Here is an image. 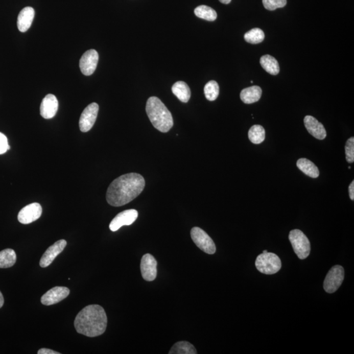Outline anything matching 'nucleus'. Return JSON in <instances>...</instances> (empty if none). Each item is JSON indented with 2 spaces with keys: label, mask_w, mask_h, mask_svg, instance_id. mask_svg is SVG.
Listing matches in <instances>:
<instances>
[{
  "label": "nucleus",
  "mask_w": 354,
  "mask_h": 354,
  "mask_svg": "<svg viewBox=\"0 0 354 354\" xmlns=\"http://www.w3.org/2000/svg\"><path fill=\"white\" fill-rule=\"evenodd\" d=\"M191 234L192 240H193L194 244L201 251L209 254L215 253L216 246H215L214 240L204 230L199 227H194L191 230Z\"/></svg>",
  "instance_id": "6"
},
{
  "label": "nucleus",
  "mask_w": 354,
  "mask_h": 354,
  "mask_svg": "<svg viewBox=\"0 0 354 354\" xmlns=\"http://www.w3.org/2000/svg\"><path fill=\"white\" fill-rule=\"evenodd\" d=\"M197 351L193 344L186 341H180L171 348L170 354H196Z\"/></svg>",
  "instance_id": "23"
},
{
  "label": "nucleus",
  "mask_w": 354,
  "mask_h": 354,
  "mask_svg": "<svg viewBox=\"0 0 354 354\" xmlns=\"http://www.w3.org/2000/svg\"><path fill=\"white\" fill-rule=\"evenodd\" d=\"M289 239L298 258L303 260L309 256L311 250V243L301 230L297 229L291 230L289 233Z\"/></svg>",
  "instance_id": "5"
},
{
  "label": "nucleus",
  "mask_w": 354,
  "mask_h": 354,
  "mask_svg": "<svg viewBox=\"0 0 354 354\" xmlns=\"http://www.w3.org/2000/svg\"><path fill=\"white\" fill-rule=\"evenodd\" d=\"M298 168L305 175L311 178H318L319 175V171L317 166L313 162L309 160L306 158L298 159L297 163Z\"/></svg>",
  "instance_id": "20"
},
{
  "label": "nucleus",
  "mask_w": 354,
  "mask_h": 354,
  "mask_svg": "<svg viewBox=\"0 0 354 354\" xmlns=\"http://www.w3.org/2000/svg\"><path fill=\"white\" fill-rule=\"evenodd\" d=\"M42 207L38 203H32L25 206L18 213V220L20 223L29 224L40 218Z\"/></svg>",
  "instance_id": "9"
},
{
  "label": "nucleus",
  "mask_w": 354,
  "mask_h": 354,
  "mask_svg": "<svg viewBox=\"0 0 354 354\" xmlns=\"http://www.w3.org/2000/svg\"><path fill=\"white\" fill-rule=\"evenodd\" d=\"M4 304V299L3 295H2L1 291H0V309H1V308L2 306H3Z\"/></svg>",
  "instance_id": "33"
},
{
  "label": "nucleus",
  "mask_w": 354,
  "mask_h": 354,
  "mask_svg": "<svg viewBox=\"0 0 354 354\" xmlns=\"http://www.w3.org/2000/svg\"><path fill=\"white\" fill-rule=\"evenodd\" d=\"M345 154L346 161L349 163H352L354 161V138H349L346 143Z\"/></svg>",
  "instance_id": "29"
},
{
  "label": "nucleus",
  "mask_w": 354,
  "mask_h": 354,
  "mask_svg": "<svg viewBox=\"0 0 354 354\" xmlns=\"http://www.w3.org/2000/svg\"><path fill=\"white\" fill-rule=\"evenodd\" d=\"M9 149L8 138L4 134L0 133V155L6 153Z\"/></svg>",
  "instance_id": "30"
},
{
  "label": "nucleus",
  "mask_w": 354,
  "mask_h": 354,
  "mask_svg": "<svg viewBox=\"0 0 354 354\" xmlns=\"http://www.w3.org/2000/svg\"><path fill=\"white\" fill-rule=\"evenodd\" d=\"M262 89L259 86L249 87L243 89L240 93L241 100L245 104H252L260 100Z\"/></svg>",
  "instance_id": "18"
},
{
  "label": "nucleus",
  "mask_w": 354,
  "mask_h": 354,
  "mask_svg": "<svg viewBox=\"0 0 354 354\" xmlns=\"http://www.w3.org/2000/svg\"><path fill=\"white\" fill-rule=\"evenodd\" d=\"M204 93L206 99L209 101L216 100L219 95L218 83L214 80L210 81L204 87Z\"/></svg>",
  "instance_id": "27"
},
{
  "label": "nucleus",
  "mask_w": 354,
  "mask_h": 354,
  "mask_svg": "<svg viewBox=\"0 0 354 354\" xmlns=\"http://www.w3.org/2000/svg\"><path fill=\"white\" fill-rule=\"evenodd\" d=\"M145 186L144 177L138 173L120 176L108 187L106 201L114 207L126 205L139 196Z\"/></svg>",
  "instance_id": "1"
},
{
  "label": "nucleus",
  "mask_w": 354,
  "mask_h": 354,
  "mask_svg": "<svg viewBox=\"0 0 354 354\" xmlns=\"http://www.w3.org/2000/svg\"><path fill=\"white\" fill-rule=\"evenodd\" d=\"M138 215L137 210L135 209L126 210L120 213L111 222L109 226L110 230L115 232L123 226L131 225L137 219Z\"/></svg>",
  "instance_id": "10"
},
{
  "label": "nucleus",
  "mask_w": 354,
  "mask_h": 354,
  "mask_svg": "<svg viewBox=\"0 0 354 354\" xmlns=\"http://www.w3.org/2000/svg\"><path fill=\"white\" fill-rule=\"evenodd\" d=\"M304 123L309 133L317 139L323 140L327 136L325 127L316 118L311 115H306L304 117Z\"/></svg>",
  "instance_id": "16"
},
{
  "label": "nucleus",
  "mask_w": 354,
  "mask_h": 354,
  "mask_svg": "<svg viewBox=\"0 0 354 354\" xmlns=\"http://www.w3.org/2000/svg\"><path fill=\"white\" fill-rule=\"evenodd\" d=\"M157 263L152 254H146L141 259L140 271L143 279L152 281L156 278Z\"/></svg>",
  "instance_id": "13"
},
{
  "label": "nucleus",
  "mask_w": 354,
  "mask_h": 354,
  "mask_svg": "<svg viewBox=\"0 0 354 354\" xmlns=\"http://www.w3.org/2000/svg\"><path fill=\"white\" fill-rule=\"evenodd\" d=\"M268 253V251H266V250H265V251H264L263 252V253Z\"/></svg>",
  "instance_id": "35"
},
{
  "label": "nucleus",
  "mask_w": 354,
  "mask_h": 354,
  "mask_svg": "<svg viewBox=\"0 0 354 354\" xmlns=\"http://www.w3.org/2000/svg\"><path fill=\"white\" fill-rule=\"evenodd\" d=\"M349 195H350V198L351 200H354V181L351 182L350 186H349Z\"/></svg>",
  "instance_id": "32"
},
{
  "label": "nucleus",
  "mask_w": 354,
  "mask_h": 354,
  "mask_svg": "<svg viewBox=\"0 0 354 354\" xmlns=\"http://www.w3.org/2000/svg\"><path fill=\"white\" fill-rule=\"evenodd\" d=\"M146 111L150 121L157 130L167 133L172 128V114L157 97H151L148 99Z\"/></svg>",
  "instance_id": "3"
},
{
  "label": "nucleus",
  "mask_w": 354,
  "mask_h": 354,
  "mask_svg": "<svg viewBox=\"0 0 354 354\" xmlns=\"http://www.w3.org/2000/svg\"><path fill=\"white\" fill-rule=\"evenodd\" d=\"M255 266L259 272L271 275L279 271L281 268V262L277 254L268 252L259 254L256 259Z\"/></svg>",
  "instance_id": "4"
},
{
  "label": "nucleus",
  "mask_w": 354,
  "mask_h": 354,
  "mask_svg": "<svg viewBox=\"0 0 354 354\" xmlns=\"http://www.w3.org/2000/svg\"><path fill=\"white\" fill-rule=\"evenodd\" d=\"M173 93L182 103H188L191 99V91L188 85L186 83L180 81L173 85Z\"/></svg>",
  "instance_id": "19"
},
{
  "label": "nucleus",
  "mask_w": 354,
  "mask_h": 354,
  "mask_svg": "<svg viewBox=\"0 0 354 354\" xmlns=\"http://www.w3.org/2000/svg\"><path fill=\"white\" fill-rule=\"evenodd\" d=\"M99 110V105L96 103L90 104L85 108L81 115L79 122L81 131L86 133L91 130L96 122Z\"/></svg>",
  "instance_id": "8"
},
{
  "label": "nucleus",
  "mask_w": 354,
  "mask_h": 354,
  "mask_svg": "<svg viewBox=\"0 0 354 354\" xmlns=\"http://www.w3.org/2000/svg\"><path fill=\"white\" fill-rule=\"evenodd\" d=\"M34 15L35 11L31 7H26L22 9L17 18V27L19 31L25 32L31 28Z\"/></svg>",
  "instance_id": "17"
},
{
  "label": "nucleus",
  "mask_w": 354,
  "mask_h": 354,
  "mask_svg": "<svg viewBox=\"0 0 354 354\" xmlns=\"http://www.w3.org/2000/svg\"><path fill=\"white\" fill-rule=\"evenodd\" d=\"M219 1L221 2L222 4H228L230 3L232 0H219Z\"/></svg>",
  "instance_id": "34"
},
{
  "label": "nucleus",
  "mask_w": 354,
  "mask_h": 354,
  "mask_svg": "<svg viewBox=\"0 0 354 354\" xmlns=\"http://www.w3.org/2000/svg\"><path fill=\"white\" fill-rule=\"evenodd\" d=\"M17 261V255L14 250L6 249L0 251V268L13 267Z\"/></svg>",
  "instance_id": "22"
},
{
  "label": "nucleus",
  "mask_w": 354,
  "mask_h": 354,
  "mask_svg": "<svg viewBox=\"0 0 354 354\" xmlns=\"http://www.w3.org/2000/svg\"><path fill=\"white\" fill-rule=\"evenodd\" d=\"M264 7L268 10L274 11L286 6L287 0H263Z\"/></svg>",
  "instance_id": "28"
},
{
  "label": "nucleus",
  "mask_w": 354,
  "mask_h": 354,
  "mask_svg": "<svg viewBox=\"0 0 354 354\" xmlns=\"http://www.w3.org/2000/svg\"><path fill=\"white\" fill-rule=\"evenodd\" d=\"M260 63L264 70L271 75H277L279 73L278 62L270 55H264L261 58Z\"/></svg>",
  "instance_id": "21"
},
{
  "label": "nucleus",
  "mask_w": 354,
  "mask_h": 354,
  "mask_svg": "<svg viewBox=\"0 0 354 354\" xmlns=\"http://www.w3.org/2000/svg\"><path fill=\"white\" fill-rule=\"evenodd\" d=\"M66 244V240H61L55 242L52 246L49 247L43 254L40 261H39L40 267L41 268L49 267L53 262L55 258L62 253V251L65 248Z\"/></svg>",
  "instance_id": "14"
},
{
  "label": "nucleus",
  "mask_w": 354,
  "mask_h": 354,
  "mask_svg": "<svg viewBox=\"0 0 354 354\" xmlns=\"http://www.w3.org/2000/svg\"><path fill=\"white\" fill-rule=\"evenodd\" d=\"M69 294L70 289L68 288L65 287H55L44 294L41 298V302L45 306L57 304L65 299Z\"/></svg>",
  "instance_id": "12"
},
{
  "label": "nucleus",
  "mask_w": 354,
  "mask_h": 354,
  "mask_svg": "<svg viewBox=\"0 0 354 354\" xmlns=\"http://www.w3.org/2000/svg\"><path fill=\"white\" fill-rule=\"evenodd\" d=\"M344 278V270L341 266L336 265L328 271L323 283L324 290L333 293L341 287Z\"/></svg>",
  "instance_id": "7"
},
{
  "label": "nucleus",
  "mask_w": 354,
  "mask_h": 354,
  "mask_svg": "<svg viewBox=\"0 0 354 354\" xmlns=\"http://www.w3.org/2000/svg\"><path fill=\"white\" fill-rule=\"evenodd\" d=\"M59 102L57 97L52 94H49L44 97L40 106V114L45 119H52L56 115Z\"/></svg>",
  "instance_id": "15"
},
{
  "label": "nucleus",
  "mask_w": 354,
  "mask_h": 354,
  "mask_svg": "<svg viewBox=\"0 0 354 354\" xmlns=\"http://www.w3.org/2000/svg\"><path fill=\"white\" fill-rule=\"evenodd\" d=\"M107 323V316L103 308L91 304L79 312L75 319V327L80 334L96 337L105 332Z\"/></svg>",
  "instance_id": "2"
},
{
  "label": "nucleus",
  "mask_w": 354,
  "mask_h": 354,
  "mask_svg": "<svg viewBox=\"0 0 354 354\" xmlns=\"http://www.w3.org/2000/svg\"><path fill=\"white\" fill-rule=\"evenodd\" d=\"M38 354H60L59 352L57 351H53L50 350V349L48 348H41L38 351Z\"/></svg>",
  "instance_id": "31"
},
{
  "label": "nucleus",
  "mask_w": 354,
  "mask_h": 354,
  "mask_svg": "<svg viewBox=\"0 0 354 354\" xmlns=\"http://www.w3.org/2000/svg\"><path fill=\"white\" fill-rule=\"evenodd\" d=\"M194 13L198 18L208 20V21H214L217 17L216 11L207 6L197 7L194 10Z\"/></svg>",
  "instance_id": "25"
},
{
  "label": "nucleus",
  "mask_w": 354,
  "mask_h": 354,
  "mask_svg": "<svg viewBox=\"0 0 354 354\" xmlns=\"http://www.w3.org/2000/svg\"><path fill=\"white\" fill-rule=\"evenodd\" d=\"M265 33L262 30L255 28L247 32L244 35L245 40L249 43L258 44L262 42L265 39Z\"/></svg>",
  "instance_id": "26"
},
{
  "label": "nucleus",
  "mask_w": 354,
  "mask_h": 354,
  "mask_svg": "<svg viewBox=\"0 0 354 354\" xmlns=\"http://www.w3.org/2000/svg\"><path fill=\"white\" fill-rule=\"evenodd\" d=\"M265 130L264 127L259 125H254L249 129L248 136L250 141L253 144L258 145L265 139Z\"/></svg>",
  "instance_id": "24"
},
{
  "label": "nucleus",
  "mask_w": 354,
  "mask_h": 354,
  "mask_svg": "<svg viewBox=\"0 0 354 354\" xmlns=\"http://www.w3.org/2000/svg\"><path fill=\"white\" fill-rule=\"evenodd\" d=\"M99 62V54L96 50H90L82 55L80 61V68L83 75L91 76L96 71Z\"/></svg>",
  "instance_id": "11"
}]
</instances>
